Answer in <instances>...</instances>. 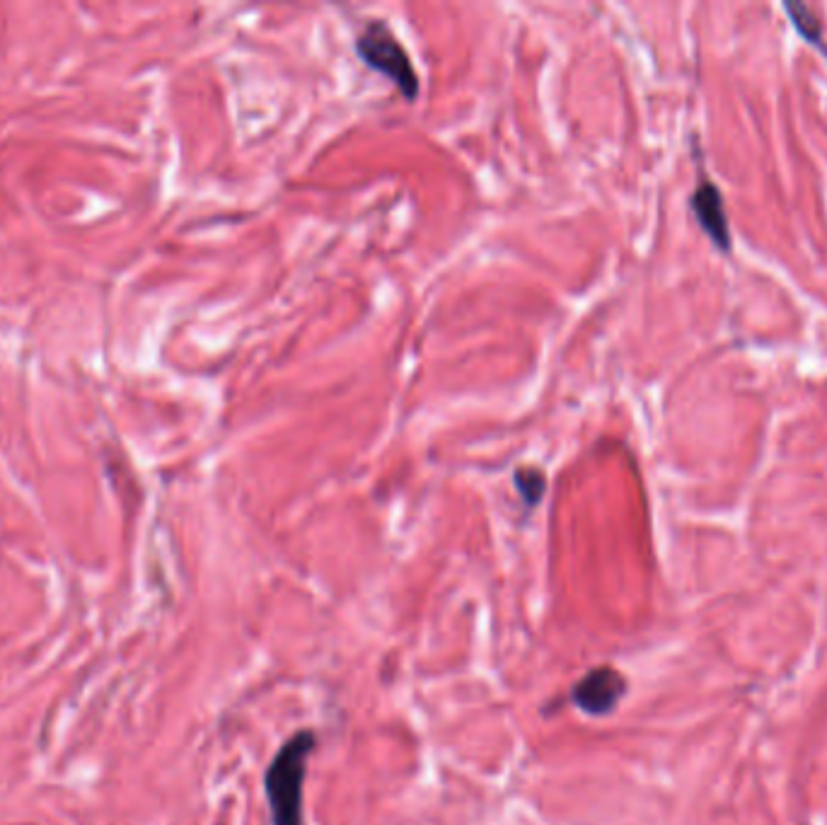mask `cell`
Wrapping results in <instances>:
<instances>
[{
    "mask_svg": "<svg viewBox=\"0 0 827 825\" xmlns=\"http://www.w3.org/2000/svg\"><path fill=\"white\" fill-rule=\"evenodd\" d=\"M317 736L313 729L295 731L264 772V794L271 825H305V778L307 760L315 753Z\"/></svg>",
    "mask_w": 827,
    "mask_h": 825,
    "instance_id": "6da1fadb",
    "label": "cell"
},
{
    "mask_svg": "<svg viewBox=\"0 0 827 825\" xmlns=\"http://www.w3.org/2000/svg\"><path fill=\"white\" fill-rule=\"evenodd\" d=\"M356 54L361 56L368 68L382 73L388 80L398 85L404 100L414 102L418 97V73L412 64V56L398 36L392 34L388 22H368L356 40Z\"/></svg>",
    "mask_w": 827,
    "mask_h": 825,
    "instance_id": "7a4b0ae2",
    "label": "cell"
},
{
    "mask_svg": "<svg viewBox=\"0 0 827 825\" xmlns=\"http://www.w3.org/2000/svg\"><path fill=\"white\" fill-rule=\"evenodd\" d=\"M627 693V683L620 671L612 666H598L588 671L581 681L572 687V702L588 717H605L610 714Z\"/></svg>",
    "mask_w": 827,
    "mask_h": 825,
    "instance_id": "3957f363",
    "label": "cell"
},
{
    "mask_svg": "<svg viewBox=\"0 0 827 825\" xmlns=\"http://www.w3.org/2000/svg\"><path fill=\"white\" fill-rule=\"evenodd\" d=\"M693 208L699 226L709 232V238L721 250H731V230H728V218L719 187L711 182H701L693 194Z\"/></svg>",
    "mask_w": 827,
    "mask_h": 825,
    "instance_id": "277c9868",
    "label": "cell"
},
{
    "mask_svg": "<svg viewBox=\"0 0 827 825\" xmlns=\"http://www.w3.org/2000/svg\"><path fill=\"white\" fill-rule=\"evenodd\" d=\"M513 487L527 509H535L547 491V477L540 467H518L513 473Z\"/></svg>",
    "mask_w": 827,
    "mask_h": 825,
    "instance_id": "5b68a950",
    "label": "cell"
}]
</instances>
